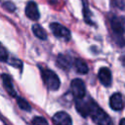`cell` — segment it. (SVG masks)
I'll return each instance as SVG.
<instances>
[{"label": "cell", "instance_id": "30bf717a", "mask_svg": "<svg viewBox=\"0 0 125 125\" xmlns=\"http://www.w3.org/2000/svg\"><path fill=\"white\" fill-rule=\"evenodd\" d=\"M109 105L113 110H121L124 106L123 97L120 93H114L109 98Z\"/></svg>", "mask_w": 125, "mask_h": 125}, {"label": "cell", "instance_id": "5bb4252c", "mask_svg": "<svg viewBox=\"0 0 125 125\" xmlns=\"http://www.w3.org/2000/svg\"><path fill=\"white\" fill-rule=\"evenodd\" d=\"M32 31H33L34 35H35L37 38H39V39H41V40H46V39H47V33H46V31L44 30V28H43L41 25H39V24H34V25L32 26Z\"/></svg>", "mask_w": 125, "mask_h": 125}, {"label": "cell", "instance_id": "ba28073f", "mask_svg": "<svg viewBox=\"0 0 125 125\" xmlns=\"http://www.w3.org/2000/svg\"><path fill=\"white\" fill-rule=\"evenodd\" d=\"M52 121L55 125H72L71 117L64 111L57 112L52 117Z\"/></svg>", "mask_w": 125, "mask_h": 125}, {"label": "cell", "instance_id": "e0dca14e", "mask_svg": "<svg viewBox=\"0 0 125 125\" xmlns=\"http://www.w3.org/2000/svg\"><path fill=\"white\" fill-rule=\"evenodd\" d=\"M8 58H9L8 51L6 50V48L0 42V61L1 62H7L8 61Z\"/></svg>", "mask_w": 125, "mask_h": 125}, {"label": "cell", "instance_id": "4fadbf2b", "mask_svg": "<svg viewBox=\"0 0 125 125\" xmlns=\"http://www.w3.org/2000/svg\"><path fill=\"white\" fill-rule=\"evenodd\" d=\"M72 63H73V66H74L76 72H78L80 74H86L89 71L88 64L86 63L85 61H83L81 59H75L72 62Z\"/></svg>", "mask_w": 125, "mask_h": 125}, {"label": "cell", "instance_id": "9c48e42d", "mask_svg": "<svg viewBox=\"0 0 125 125\" xmlns=\"http://www.w3.org/2000/svg\"><path fill=\"white\" fill-rule=\"evenodd\" d=\"M98 78L104 86H109L111 84V80H112L111 71L107 67H102L99 70Z\"/></svg>", "mask_w": 125, "mask_h": 125}, {"label": "cell", "instance_id": "52a82bcc", "mask_svg": "<svg viewBox=\"0 0 125 125\" xmlns=\"http://www.w3.org/2000/svg\"><path fill=\"white\" fill-rule=\"evenodd\" d=\"M25 16L31 21H37L40 18V13L37 4L34 1H29L25 7Z\"/></svg>", "mask_w": 125, "mask_h": 125}, {"label": "cell", "instance_id": "3957f363", "mask_svg": "<svg viewBox=\"0 0 125 125\" xmlns=\"http://www.w3.org/2000/svg\"><path fill=\"white\" fill-rule=\"evenodd\" d=\"M50 29L53 32V34L59 38L69 40L70 39V31L63 25H62L59 22H52L50 24Z\"/></svg>", "mask_w": 125, "mask_h": 125}, {"label": "cell", "instance_id": "8fae6325", "mask_svg": "<svg viewBox=\"0 0 125 125\" xmlns=\"http://www.w3.org/2000/svg\"><path fill=\"white\" fill-rule=\"evenodd\" d=\"M1 78H2V81H3V85H4L5 89H6V91L8 92V94H9L11 97L16 98V97H17V92H16V90L14 89L11 76L4 73V74L1 75Z\"/></svg>", "mask_w": 125, "mask_h": 125}, {"label": "cell", "instance_id": "7c38bea8", "mask_svg": "<svg viewBox=\"0 0 125 125\" xmlns=\"http://www.w3.org/2000/svg\"><path fill=\"white\" fill-rule=\"evenodd\" d=\"M57 64L59 65V67H61L62 69H68L72 64L71 58L67 55L60 54L57 58Z\"/></svg>", "mask_w": 125, "mask_h": 125}, {"label": "cell", "instance_id": "5b68a950", "mask_svg": "<svg viewBox=\"0 0 125 125\" xmlns=\"http://www.w3.org/2000/svg\"><path fill=\"white\" fill-rule=\"evenodd\" d=\"M92 99H76L75 102V106H76V110L84 117L88 116L89 114V108H90V104H91Z\"/></svg>", "mask_w": 125, "mask_h": 125}, {"label": "cell", "instance_id": "277c9868", "mask_svg": "<svg viewBox=\"0 0 125 125\" xmlns=\"http://www.w3.org/2000/svg\"><path fill=\"white\" fill-rule=\"evenodd\" d=\"M70 88H71V92L73 94V96L75 97V99H82L85 97L86 95V88H85V84L81 79H73L70 83Z\"/></svg>", "mask_w": 125, "mask_h": 125}, {"label": "cell", "instance_id": "6da1fadb", "mask_svg": "<svg viewBox=\"0 0 125 125\" xmlns=\"http://www.w3.org/2000/svg\"><path fill=\"white\" fill-rule=\"evenodd\" d=\"M88 116H91V118L97 125H113L111 118L93 100L91 101V104H90Z\"/></svg>", "mask_w": 125, "mask_h": 125}, {"label": "cell", "instance_id": "9a60e30c", "mask_svg": "<svg viewBox=\"0 0 125 125\" xmlns=\"http://www.w3.org/2000/svg\"><path fill=\"white\" fill-rule=\"evenodd\" d=\"M17 102H18V105L20 106V108H21L25 111H30L31 110V106L29 105V104L23 98H17Z\"/></svg>", "mask_w": 125, "mask_h": 125}, {"label": "cell", "instance_id": "2e32d148", "mask_svg": "<svg viewBox=\"0 0 125 125\" xmlns=\"http://www.w3.org/2000/svg\"><path fill=\"white\" fill-rule=\"evenodd\" d=\"M31 125H49L47 120L42 116H35L31 120Z\"/></svg>", "mask_w": 125, "mask_h": 125}, {"label": "cell", "instance_id": "ac0fdd59", "mask_svg": "<svg viewBox=\"0 0 125 125\" xmlns=\"http://www.w3.org/2000/svg\"><path fill=\"white\" fill-rule=\"evenodd\" d=\"M2 7H3L5 10H7L8 12H10V13L15 12V10H16V5H15L13 2H11V1L4 2V3L2 4Z\"/></svg>", "mask_w": 125, "mask_h": 125}, {"label": "cell", "instance_id": "8992f818", "mask_svg": "<svg viewBox=\"0 0 125 125\" xmlns=\"http://www.w3.org/2000/svg\"><path fill=\"white\" fill-rule=\"evenodd\" d=\"M110 26L112 31L118 35L123 37L124 33V20L123 17H114L110 20Z\"/></svg>", "mask_w": 125, "mask_h": 125}, {"label": "cell", "instance_id": "ffe728a7", "mask_svg": "<svg viewBox=\"0 0 125 125\" xmlns=\"http://www.w3.org/2000/svg\"><path fill=\"white\" fill-rule=\"evenodd\" d=\"M7 62H8L11 65H13V66H15V67L21 68V66H22V62H21V61L19 60V59H12V60L7 61Z\"/></svg>", "mask_w": 125, "mask_h": 125}, {"label": "cell", "instance_id": "d6986e66", "mask_svg": "<svg viewBox=\"0 0 125 125\" xmlns=\"http://www.w3.org/2000/svg\"><path fill=\"white\" fill-rule=\"evenodd\" d=\"M83 15H84V20L86 22L90 23V24H93V22L91 21V19H90V16H91V13L88 9V6L84 4V7H83Z\"/></svg>", "mask_w": 125, "mask_h": 125}, {"label": "cell", "instance_id": "7a4b0ae2", "mask_svg": "<svg viewBox=\"0 0 125 125\" xmlns=\"http://www.w3.org/2000/svg\"><path fill=\"white\" fill-rule=\"evenodd\" d=\"M40 69H41V76L45 86L51 91L58 90L61 85L59 76L49 68H40Z\"/></svg>", "mask_w": 125, "mask_h": 125}, {"label": "cell", "instance_id": "44dd1931", "mask_svg": "<svg viewBox=\"0 0 125 125\" xmlns=\"http://www.w3.org/2000/svg\"><path fill=\"white\" fill-rule=\"evenodd\" d=\"M124 123H125V119L122 118V119L120 120V122H119V125H124Z\"/></svg>", "mask_w": 125, "mask_h": 125}]
</instances>
